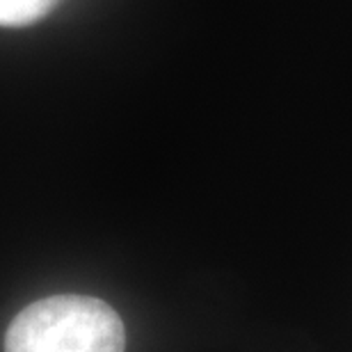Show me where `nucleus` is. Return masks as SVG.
I'll list each match as a JSON object with an SVG mask.
<instances>
[{"instance_id":"f257e3e1","label":"nucleus","mask_w":352,"mask_h":352,"mask_svg":"<svg viewBox=\"0 0 352 352\" xmlns=\"http://www.w3.org/2000/svg\"><path fill=\"white\" fill-rule=\"evenodd\" d=\"M119 314L98 298L51 295L32 302L10 322L5 352H124Z\"/></svg>"},{"instance_id":"f03ea898","label":"nucleus","mask_w":352,"mask_h":352,"mask_svg":"<svg viewBox=\"0 0 352 352\" xmlns=\"http://www.w3.org/2000/svg\"><path fill=\"white\" fill-rule=\"evenodd\" d=\"M60 0H0V25L19 28L44 19Z\"/></svg>"}]
</instances>
